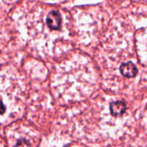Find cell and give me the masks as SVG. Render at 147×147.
I'll use <instances>...</instances> for the list:
<instances>
[{
  "instance_id": "cell-4",
  "label": "cell",
  "mask_w": 147,
  "mask_h": 147,
  "mask_svg": "<svg viewBox=\"0 0 147 147\" xmlns=\"http://www.w3.org/2000/svg\"><path fill=\"white\" fill-rule=\"evenodd\" d=\"M14 147H30V142L24 139H21L17 141Z\"/></svg>"
},
{
  "instance_id": "cell-3",
  "label": "cell",
  "mask_w": 147,
  "mask_h": 147,
  "mask_svg": "<svg viewBox=\"0 0 147 147\" xmlns=\"http://www.w3.org/2000/svg\"><path fill=\"white\" fill-rule=\"evenodd\" d=\"M127 106L126 103L122 100L112 102L110 104V110L112 116H119L123 115L126 112Z\"/></svg>"
},
{
  "instance_id": "cell-1",
  "label": "cell",
  "mask_w": 147,
  "mask_h": 147,
  "mask_svg": "<svg viewBox=\"0 0 147 147\" xmlns=\"http://www.w3.org/2000/svg\"><path fill=\"white\" fill-rule=\"evenodd\" d=\"M46 23L49 28L51 30H59L62 24V17L60 12L57 10L50 11L46 18Z\"/></svg>"
},
{
  "instance_id": "cell-2",
  "label": "cell",
  "mask_w": 147,
  "mask_h": 147,
  "mask_svg": "<svg viewBox=\"0 0 147 147\" xmlns=\"http://www.w3.org/2000/svg\"><path fill=\"white\" fill-rule=\"evenodd\" d=\"M120 71L122 76L126 78H134L138 73V69L136 66L132 62L123 63L120 66Z\"/></svg>"
}]
</instances>
